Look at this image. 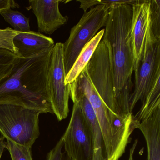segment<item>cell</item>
<instances>
[{
  "instance_id": "cell-5",
  "label": "cell",
  "mask_w": 160,
  "mask_h": 160,
  "mask_svg": "<svg viewBox=\"0 0 160 160\" xmlns=\"http://www.w3.org/2000/svg\"><path fill=\"white\" fill-rule=\"evenodd\" d=\"M112 6L100 5L84 12L77 25L71 30L68 40L63 43V62L66 75L72 67L84 47L106 27L109 10Z\"/></svg>"
},
{
  "instance_id": "cell-22",
  "label": "cell",
  "mask_w": 160,
  "mask_h": 160,
  "mask_svg": "<svg viewBox=\"0 0 160 160\" xmlns=\"http://www.w3.org/2000/svg\"><path fill=\"white\" fill-rule=\"evenodd\" d=\"M80 2V8L83 9L84 12H87L89 8L97 6V5H109L112 6L117 4H128L132 6L135 1H126V0H119V1H98V0H89V1H77Z\"/></svg>"
},
{
  "instance_id": "cell-19",
  "label": "cell",
  "mask_w": 160,
  "mask_h": 160,
  "mask_svg": "<svg viewBox=\"0 0 160 160\" xmlns=\"http://www.w3.org/2000/svg\"><path fill=\"white\" fill-rule=\"evenodd\" d=\"M5 147L11 154L12 160H32L31 148L6 139Z\"/></svg>"
},
{
  "instance_id": "cell-26",
  "label": "cell",
  "mask_w": 160,
  "mask_h": 160,
  "mask_svg": "<svg viewBox=\"0 0 160 160\" xmlns=\"http://www.w3.org/2000/svg\"><path fill=\"white\" fill-rule=\"evenodd\" d=\"M5 148H6V147H5V141H4V138L3 136L1 137L0 138V160L1 159L2 153Z\"/></svg>"
},
{
  "instance_id": "cell-27",
  "label": "cell",
  "mask_w": 160,
  "mask_h": 160,
  "mask_svg": "<svg viewBox=\"0 0 160 160\" xmlns=\"http://www.w3.org/2000/svg\"></svg>"
},
{
  "instance_id": "cell-15",
  "label": "cell",
  "mask_w": 160,
  "mask_h": 160,
  "mask_svg": "<svg viewBox=\"0 0 160 160\" xmlns=\"http://www.w3.org/2000/svg\"><path fill=\"white\" fill-rule=\"evenodd\" d=\"M104 29H102L84 47L77 58L72 67L65 77L66 85L74 81L82 72L90 60L96 48L102 39Z\"/></svg>"
},
{
  "instance_id": "cell-21",
  "label": "cell",
  "mask_w": 160,
  "mask_h": 160,
  "mask_svg": "<svg viewBox=\"0 0 160 160\" xmlns=\"http://www.w3.org/2000/svg\"><path fill=\"white\" fill-rule=\"evenodd\" d=\"M19 32L10 28L0 29V49H6L18 55L14 45L13 40Z\"/></svg>"
},
{
  "instance_id": "cell-12",
  "label": "cell",
  "mask_w": 160,
  "mask_h": 160,
  "mask_svg": "<svg viewBox=\"0 0 160 160\" xmlns=\"http://www.w3.org/2000/svg\"><path fill=\"white\" fill-rule=\"evenodd\" d=\"M60 1L31 0L30 7L36 17L38 32L51 35L68 22L67 16H63L60 12Z\"/></svg>"
},
{
  "instance_id": "cell-6",
  "label": "cell",
  "mask_w": 160,
  "mask_h": 160,
  "mask_svg": "<svg viewBox=\"0 0 160 160\" xmlns=\"http://www.w3.org/2000/svg\"><path fill=\"white\" fill-rule=\"evenodd\" d=\"M84 70L107 107L115 114H125L122 113L115 97L112 60L108 46L103 39L99 43Z\"/></svg>"
},
{
  "instance_id": "cell-17",
  "label": "cell",
  "mask_w": 160,
  "mask_h": 160,
  "mask_svg": "<svg viewBox=\"0 0 160 160\" xmlns=\"http://www.w3.org/2000/svg\"><path fill=\"white\" fill-rule=\"evenodd\" d=\"M0 15L16 31L19 32L31 31L29 19L18 11H14L12 8H7L0 11Z\"/></svg>"
},
{
  "instance_id": "cell-16",
  "label": "cell",
  "mask_w": 160,
  "mask_h": 160,
  "mask_svg": "<svg viewBox=\"0 0 160 160\" xmlns=\"http://www.w3.org/2000/svg\"><path fill=\"white\" fill-rule=\"evenodd\" d=\"M160 78L157 79L149 92L141 103L138 112L133 116L135 122H138L150 115L156 108L160 107Z\"/></svg>"
},
{
  "instance_id": "cell-3",
  "label": "cell",
  "mask_w": 160,
  "mask_h": 160,
  "mask_svg": "<svg viewBox=\"0 0 160 160\" xmlns=\"http://www.w3.org/2000/svg\"><path fill=\"white\" fill-rule=\"evenodd\" d=\"M73 81L83 90L94 110L102 133L106 160H119L136 129L132 113L118 115L110 110L98 95L85 70Z\"/></svg>"
},
{
  "instance_id": "cell-13",
  "label": "cell",
  "mask_w": 160,
  "mask_h": 160,
  "mask_svg": "<svg viewBox=\"0 0 160 160\" xmlns=\"http://www.w3.org/2000/svg\"><path fill=\"white\" fill-rule=\"evenodd\" d=\"M142 132L147 149V160H160V107L148 117L136 122Z\"/></svg>"
},
{
  "instance_id": "cell-7",
  "label": "cell",
  "mask_w": 160,
  "mask_h": 160,
  "mask_svg": "<svg viewBox=\"0 0 160 160\" xmlns=\"http://www.w3.org/2000/svg\"><path fill=\"white\" fill-rule=\"evenodd\" d=\"M134 72V87L129 100L132 113L138 102L144 101L154 83L160 78V40L154 37L150 25L146 34L142 59Z\"/></svg>"
},
{
  "instance_id": "cell-1",
  "label": "cell",
  "mask_w": 160,
  "mask_h": 160,
  "mask_svg": "<svg viewBox=\"0 0 160 160\" xmlns=\"http://www.w3.org/2000/svg\"><path fill=\"white\" fill-rule=\"evenodd\" d=\"M53 49L19 58L10 75L0 83V105H16L54 114L48 85Z\"/></svg>"
},
{
  "instance_id": "cell-2",
  "label": "cell",
  "mask_w": 160,
  "mask_h": 160,
  "mask_svg": "<svg viewBox=\"0 0 160 160\" xmlns=\"http://www.w3.org/2000/svg\"><path fill=\"white\" fill-rule=\"evenodd\" d=\"M132 7L117 4L110 8L103 39L112 60L115 97L122 114H131L129 100L132 93L133 55L131 40Z\"/></svg>"
},
{
  "instance_id": "cell-11",
  "label": "cell",
  "mask_w": 160,
  "mask_h": 160,
  "mask_svg": "<svg viewBox=\"0 0 160 160\" xmlns=\"http://www.w3.org/2000/svg\"><path fill=\"white\" fill-rule=\"evenodd\" d=\"M70 97L73 102H79L88 121L93 147L92 160H106L102 133L94 110L83 90L74 82L70 84Z\"/></svg>"
},
{
  "instance_id": "cell-9",
  "label": "cell",
  "mask_w": 160,
  "mask_h": 160,
  "mask_svg": "<svg viewBox=\"0 0 160 160\" xmlns=\"http://www.w3.org/2000/svg\"><path fill=\"white\" fill-rule=\"evenodd\" d=\"M65 77L63 43H57L51 54L48 85L53 113L59 121L66 118L69 112L70 84H65Z\"/></svg>"
},
{
  "instance_id": "cell-8",
  "label": "cell",
  "mask_w": 160,
  "mask_h": 160,
  "mask_svg": "<svg viewBox=\"0 0 160 160\" xmlns=\"http://www.w3.org/2000/svg\"><path fill=\"white\" fill-rule=\"evenodd\" d=\"M61 138L65 154L70 160H92L93 147L89 127L77 101L73 102L71 119Z\"/></svg>"
},
{
  "instance_id": "cell-24",
  "label": "cell",
  "mask_w": 160,
  "mask_h": 160,
  "mask_svg": "<svg viewBox=\"0 0 160 160\" xmlns=\"http://www.w3.org/2000/svg\"><path fill=\"white\" fill-rule=\"evenodd\" d=\"M17 4L12 0H0V11L7 8L16 7Z\"/></svg>"
},
{
  "instance_id": "cell-25",
  "label": "cell",
  "mask_w": 160,
  "mask_h": 160,
  "mask_svg": "<svg viewBox=\"0 0 160 160\" xmlns=\"http://www.w3.org/2000/svg\"><path fill=\"white\" fill-rule=\"evenodd\" d=\"M138 139H136L134 142L133 144L132 145L131 149L130 150V152H129V158L128 160H134V154L135 151L136 149L137 146Z\"/></svg>"
},
{
  "instance_id": "cell-4",
  "label": "cell",
  "mask_w": 160,
  "mask_h": 160,
  "mask_svg": "<svg viewBox=\"0 0 160 160\" xmlns=\"http://www.w3.org/2000/svg\"><path fill=\"white\" fill-rule=\"evenodd\" d=\"M39 111L21 106L0 105V132L6 139L31 148L40 136Z\"/></svg>"
},
{
  "instance_id": "cell-23",
  "label": "cell",
  "mask_w": 160,
  "mask_h": 160,
  "mask_svg": "<svg viewBox=\"0 0 160 160\" xmlns=\"http://www.w3.org/2000/svg\"><path fill=\"white\" fill-rule=\"evenodd\" d=\"M63 141L61 138L54 148L48 152L47 160H70L65 152H62Z\"/></svg>"
},
{
  "instance_id": "cell-18",
  "label": "cell",
  "mask_w": 160,
  "mask_h": 160,
  "mask_svg": "<svg viewBox=\"0 0 160 160\" xmlns=\"http://www.w3.org/2000/svg\"><path fill=\"white\" fill-rule=\"evenodd\" d=\"M20 58L9 50L0 49V83L10 75Z\"/></svg>"
},
{
  "instance_id": "cell-20",
  "label": "cell",
  "mask_w": 160,
  "mask_h": 160,
  "mask_svg": "<svg viewBox=\"0 0 160 160\" xmlns=\"http://www.w3.org/2000/svg\"><path fill=\"white\" fill-rule=\"evenodd\" d=\"M150 25L154 37L160 40V0H150Z\"/></svg>"
},
{
  "instance_id": "cell-10",
  "label": "cell",
  "mask_w": 160,
  "mask_h": 160,
  "mask_svg": "<svg viewBox=\"0 0 160 160\" xmlns=\"http://www.w3.org/2000/svg\"><path fill=\"white\" fill-rule=\"evenodd\" d=\"M131 35L133 72L142 59L146 34L150 26V0H137L132 4Z\"/></svg>"
},
{
  "instance_id": "cell-14",
  "label": "cell",
  "mask_w": 160,
  "mask_h": 160,
  "mask_svg": "<svg viewBox=\"0 0 160 160\" xmlns=\"http://www.w3.org/2000/svg\"><path fill=\"white\" fill-rule=\"evenodd\" d=\"M13 43L20 58H28L52 49L54 40L36 32H19L14 38Z\"/></svg>"
}]
</instances>
